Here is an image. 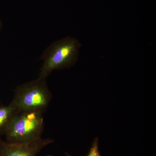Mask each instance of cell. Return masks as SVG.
I'll list each match as a JSON object with an SVG mask.
<instances>
[{
    "instance_id": "cell-1",
    "label": "cell",
    "mask_w": 156,
    "mask_h": 156,
    "mask_svg": "<svg viewBox=\"0 0 156 156\" xmlns=\"http://www.w3.org/2000/svg\"><path fill=\"white\" fill-rule=\"evenodd\" d=\"M81 44L76 39L67 37L54 42L42 55L39 76L46 78L55 70L70 67L76 62Z\"/></svg>"
},
{
    "instance_id": "cell-2",
    "label": "cell",
    "mask_w": 156,
    "mask_h": 156,
    "mask_svg": "<svg viewBox=\"0 0 156 156\" xmlns=\"http://www.w3.org/2000/svg\"><path fill=\"white\" fill-rule=\"evenodd\" d=\"M43 113L40 111L17 112L5 130L6 141L23 143L41 137L44 127Z\"/></svg>"
},
{
    "instance_id": "cell-3",
    "label": "cell",
    "mask_w": 156,
    "mask_h": 156,
    "mask_svg": "<svg viewBox=\"0 0 156 156\" xmlns=\"http://www.w3.org/2000/svg\"><path fill=\"white\" fill-rule=\"evenodd\" d=\"M46 80V78L38 77L17 87L10 104L17 112H44L52 99V94Z\"/></svg>"
},
{
    "instance_id": "cell-4",
    "label": "cell",
    "mask_w": 156,
    "mask_h": 156,
    "mask_svg": "<svg viewBox=\"0 0 156 156\" xmlns=\"http://www.w3.org/2000/svg\"><path fill=\"white\" fill-rule=\"evenodd\" d=\"M53 142L51 138L40 137L30 142L14 143L0 138V156H36Z\"/></svg>"
},
{
    "instance_id": "cell-5",
    "label": "cell",
    "mask_w": 156,
    "mask_h": 156,
    "mask_svg": "<svg viewBox=\"0 0 156 156\" xmlns=\"http://www.w3.org/2000/svg\"><path fill=\"white\" fill-rule=\"evenodd\" d=\"M17 112L10 103L0 106V135L4 134L9 122Z\"/></svg>"
},
{
    "instance_id": "cell-6",
    "label": "cell",
    "mask_w": 156,
    "mask_h": 156,
    "mask_svg": "<svg viewBox=\"0 0 156 156\" xmlns=\"http://www.w3.org/2000/svg\"><path fill=\"white\" fill-rule=\"evenodd\" d=\"M66 154L67 156H72L67 153H66ZM87 156H101L98 150V137L95 138L92 142V146Z\"/></svg>"
},
{
    "instance_id": "cell-7",
    "label": "cell",
    "mask_w": 156,
    "mask_h": 156,
    "mask_svg": "<svg viewBox=\"0 0 156 156\" xmlns=\"http://www.w3.org/2000/svg\"><path fill=\"white\" fill-rule=\"evenodd\" d=\"M3 23L2 22V20H1V18H0V33H1V31H2V28Z\"/></svg>"
},
{
    "instance_id": "cell-8",
    "label": "cell",
    "mask_w": 156,
    "mask_h": 156,
    "mask_svg": "<svg viewBox=\"0 0 156 156\" xmlns=\"http://www.w3.org/2000/svg\"><path fill=\"white\" fill-rule=\"evenodd\" d=\"M51 156V155H48V156Z\"/></svg>"
}]
</instances>
